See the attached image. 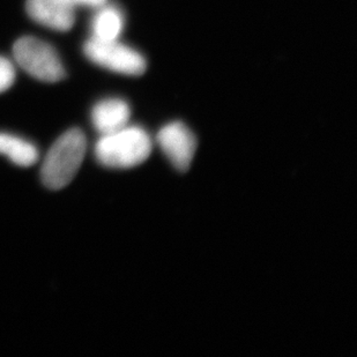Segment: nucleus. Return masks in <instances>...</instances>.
Masks as SVG:
<instances>
[{
  "label": "nucleus",
  "mask_w": 357,
  "mask_h": 357,
  "mask_svg": "<svg viewBox=\"0 0 357 357\" xmlns=\"http://www.w3.org/2000/svg\"><path fill=\"white\" fill-rule=\"evenodd\" d=\"M26 8L33 20L54 31H68L75 24V5L70 0H27Z\"/></svg>",
  "instance_id": "6"
},
{
  "label": "nucleus",
  "mask_w": 357,
  "mask_h": 357,
  "mask_svg": "<svg viewBox=\"0 0 357 357\" xmlns=\"http://www.w3.org/2000/svg\"><path fill=\"white\" fill-rule=\"evenodd\" d=\"M124 15L115 6L100 7L91 22L93 38L98 40H114L119 38L124 29Z\"/></svg>",
  "instance_id": "9"
},
{
  "label": "nucleus",
  "mask_w": 357,
  "mask_h": 357,
  "mask_svg": "<svg viewBox=\"0 0 357 357\" xmlns=\"http://www.w3.org/2000/svg\"><path fill=\"white\" fill-rule=\"evenodd\" d=\"M86 57L94 64L110 71L131 77L145 73L146 59L133 47L119 40H103L91 38L84 43Z\"/></svg>",
  "instance_id": "4"
},
{
  "label": "nucleus",
  "mask_w": 357,
  "mask_h": 357,
  "mask_svg": "<svg viewBox=\"0 0 357 357\" xmlns=\"http://www.w3.org/2000/svg\"><path fill=\"white\" fill-rule=\"evenodd\" d=\"M0 155L7 156L19 167H31L38 160V151L31 142L8 133H0Z\"/></svg>",
  "instance_id": "8"
},
{
  "label": "nucleus",
  "mask_w": 357,
  "mask_h": 357,
  "mask_svg": "<svg viewBox=\"0 0 357 357\" xmlns=\"http://www.w3.org/2000/svg\"><path fill=\"white\" fill-rule=\"evenodd\" d=\"M17 65L33 78L44 82H57L65 78V68L57 51L44 40L24 36L13 47Z\"/></svg>",
  "instance_id": "3"
},
{
  "label": "nucleus",
  "mask_w": 357,
  "mask_h": 357,
  "mask_svg": "<svg viewBox=\"0 0 357 357\" xmlns=\"http://www.w3.org/2000/svg\"><path fill=\"white\" fill-rule=\"evenodd\" d=\"M153 140L140 126H128L102 135L95 145V156L102 165L130 169L142 165L152 154Z\"/></svg>",
  "instance_id": "1"
},
{
  "label": "nucleus",
  "mask_w": 357,
  "mask_h": 357,
  "mask_svg": "<svg viewBox=\"0 0 357 357\" xmlns=\"http://www.w3.org/2000/svg\"><path fill=\"white\" fill-rule=\"evenodd\" d=\"M131 109L121 98H105L95 105L91 110V123L101 135L119 131L128 124Z\"/></svg>",
  "instance_id": "7"
},
{
  "label": "nucleus",
  "mask_w": 357,
  "mask_h": 357,
  "mask_svg": "<svg viewBox=\"0 0 357 357\" xmlns=\"http://www.w3.org/2000/svg\"><path fill=\"white\" fill-rule=\"evenodd\" d=\"M15 68L7 58L0 57V93L6 91L13 86Z\"/></svg>",
  "instance_id": "10"
},
{
  "label": "nucleus",
  "mask_w": 357,
  "mask_h": 357,
  "mask_svg": "<svg viewBox=\"0 0 357 357\" xmlns=\"http://www.w3.org/2000/svg\"><path fill=\"white\" fill-rule=\"evenodd\" d=\"M156 142L162 153L178 172H185L196 155V135L181 121L165 124L156 135Z\"/></svg>",
  "instance_id": "5"
},
{
  "label": "nucleus",
  "mask_w": 357,
  "mask_h": 357,
  "mask_svg": "<svg viewBox=\"0 0 357 357\" xmlns=\"http://www.w3.org/2000/svg\"><path fill=\"white\" fill-rule=\"evenodd\" d=\"M87 151L84 132L72 128L51 146L44 159L40 177L50 190L64 189L78 174Z\"/></svg>",
  "instance_id": "2"
},
{
  "label": "nucleus",
  "mask_w": 357,
  "mask_h": 357,
  "mask_svg": "<svg viewBox=\"0 0 357 357\" xmlns=\"http://www.w3.org/2000/svg\"><path fill=\"white\" fill-rule=\"evenodd\" d=\"M73 5H84V6L101 7L107 3V0H70Z\"/></svg>",
  "instance_id": "11"
}]
</instances>
